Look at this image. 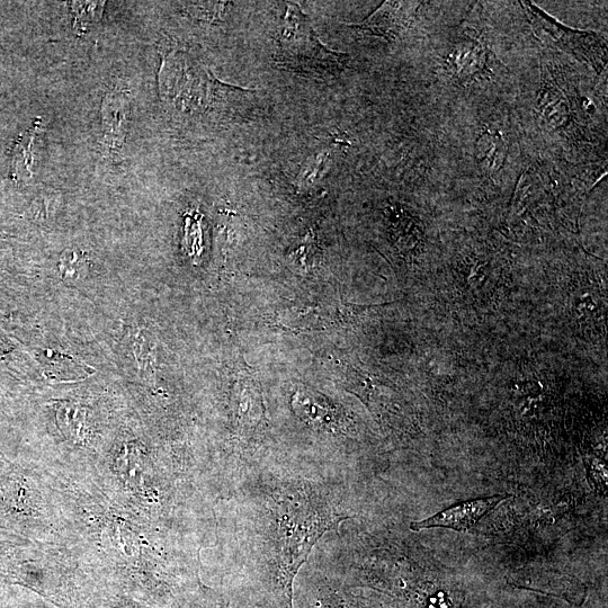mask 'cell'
I'll return each mask as SVG.
<instances>
[{
    "mask_svg": "<svg viewBox=\"0 0 608 608\" xmlns=\"http://www.w3.org/2000/svg\"><path fill=\"white\" fill-rule=\"evenodd\" d=\"M250 508L259 583L274 608H293L294 580L312 549L350 516L325 487L294 477L265 482Z\"/></svg>",
    "mask_w": 608,
    "mask_h": 608,
    "instance_id": "6da1fadb",
    "label": "cell"
},
{
    "mask_svg": "<svg viewBox=\"0 0 608 608\" xmlns=\"http://www.w3.org/2000/svg\"><path fill=\"white\" fill-rule=\"evenodd\" d=\"M417 559L408 548L374 549L353 567L361 586L386 595L406 608H464L463 580L435 559Z\"/></svg>",
    "mask_w": 608,
    "mask_h": 608,
    "instance_id": "7a4b0ae2",
    "label": "cell"
},
{
    "mask_svg": "<svg viewBox=\"0 0 608 608\" xmlns=\"http://www.w3.org/2000/svg\"><path fill=\"white\" fill-rule=\"evenodd\" d=\"M346 58L344 53L329 50L320 42L308 16L298 5H288L277 53L280 64L321 75L341 69Z\"/></svg>",
    "mask_w": 608,
    "mask_h": 608,
    "instance_id": "3957f363",
    "label": "cell"
},
{
    "mask_svg": "<svg viewBox=\"0 0 608 608\" xmlns=\"http://www.w3.org/2000/svg\"><path fill=\"white\" fill-rule=\"evenodd\" d=\"M527 16L534 32L542 40L550 39L560 49L570 52L579 60L601 71L607 62L605 43L597 34L571 30L553 21L540 8L529 2H523Z\"/></svg>",
    "mask_w": 608,
    "mask_h": 608,
    "instance_id": "277c9868",
    "label": "cell"
},
{
    "mask_svg": "<svg viewBox=\"0 0 608 608\" xmlns=\"http://www.w3.org/2000/svg\"><path fill=\"white\" fill-rule=\"evenodd\" d=\"M507 495H497L486 498L467 500V502L444 509L423 521L410 524V530L419 532L429 529H450L456 532H466L478 524L481 518L493 511Z\"/></svg>",
    "mask_w": 608,
    "mask_h": 608,
    "instance_id": "5b68a950",
    "label": "cell"
},
{
    "mask_svg": "<svg viewBox=\"0 0 608 608\" xmlns=\"http://www.w3.org/2000/svg\"><path fill=\"white\" fill-rule=\"evenodd\" d=\"M130 104L121 92L107 94L102 105V125L105 145L110 150H120L127 136Z\"/></svg>",
    "mask_w": 608,
    "mask_h": 608,
    "instance_id": "8992f818",
    "label": "cell"
},
{
    "mask_svg": "<svg viewBox=\"0 0 608 608\" xmlns=\"http://www.w3.org/2000/svg\"><path fill=\"white\" fill-rule=\"evenodd\" d=\"M264 417L261 390L252 379L239 382L236 419L240 435L252 436Z\"/></svg>",
    "mask_w": 608,
    "mask_h": 608,
    "instance_id": "52a82bcc",
    "label": "cell"
},
{
    "mask_svg": "<svg viewBox=\"0 0 608 608\" xmlns=\"http://www.w3.org/2000/svg\"><path fill=\"white\" fill-rule=\"evenodd\" d=\"M314 608H383L378 599L357 595L329 581L317 585Z\"/></svg>",
    "mask_w": 608,
    "mask_h": 608,
    "instance_id": "ba28073f",
    "label": "cell"
},
{
    "mask_svg": "<svg viewBox=\"0 0 608 608\" xmlns=\"http://www.w3.org/2000/svg\"><path fill=\"white\" fill-rule=\"evenodd\" d=\"M404 7V3H384L363 24L357 25V28L365 33L380 35L384 38L396 37L404 28L406 16L401 14Z\"/></svg>",
    "mask_w": 608,
    "mask_h": 608,
    "instance_id": "9c48e42d",
    "label": "cell"
},
{
    "mask_svg": "<svg viewBox=\"0 0 608 608\" xmlns=\"http://www.w3.org/2000/svg\"><path fill=\"white\" fill-rule=\"evenodd\" d=\"M478 163L487 173L495 174L505 165L507 145L502 134L486 131L477 141Z\"/></svg>",
    "mask_w": 608,
    "mask_h": 608,
    "instance_id": "30bf717a",
    "label": "cell"
},
{
    "mask_svg": "<svg viewBox=\"0 0 608 608\" xmlns=\"http://www.w3.org/2000/svg\"><path fill=\"white\" fill-rule=\"evenodd\" d=\"M451 64L463 78L476 76L486 66L485 50L475 41L459 43L452 53Z\"/></svg>",
    "mask_w": 608,
    "mask_h": 608,
    "instance_id": "8fae6325",
    "label": "cell"
},
{
    "mask_svg": "<svg viewBox=\"0 0 608 608\" xmlns=\"http://www.w3.org/2000/svg\"><path fill=\"white\" fill-rule=\"evenodd\" d=\"M105 3L75 2L71 3L75 14V28L78 32L86 31L102 19Z\"/></svg>",
    "mask_w": 608,
    "mask_h": 608,
    "instance_id": "7c38bea8",
    "label": "cell"
},
{
    "mask_svg": "<svg viewBox=\"0 0 608 608\" xmlns=\"http://www.w3.org/2000/svg\"><path fill=\"white\" fill-rule=\"evenodd\" d=\"M59 271L62 279L66 281H78L86 273V258L78 249H67L61 255Z\"/></svg>",
    "mask_w": 608,
    "mask_h": 608,
    "instance_id": "4fadbf2b",
    "label": "cell"
},
{
    "mask_svg": "<svg viewBox=\"0 0 608 608\" xmlns=\"http://www.w3.org/2000/svg\"><path fill=\"white\" fill-rule=\"evenodd\" d=\"M542 109L544 119L547 120L553 128L562 127L568 119V106L561 98H549V100L543 104Z\"/></svg>",
    "mask_w": 608,
    "mask_h": 608,
    "instance_id": "5bb4252c",
    "label": "cell"
},
{
    "mask_svg": "<svg viewBox=\"0 0 608 608\" xmlns=\"http://www.w3.org/2000/svg\"><path fill=\"white\" fill-rule=\"evenodd\" d=\"M23 138L24 140L22 139L23 141H21L19 148H17L19 151H17L15 155V160L20 159V162L15 164V168H17L19 165H24V169H26V171L29 172V175H31L30 164L33 160L31 149H33L34 134L30 132L25 134Z\"/></svg>",
    "mask_w": 608,
    "mask_h": 608,
    "instance_id": "9a60e30c",
    "label": "cell"
},
{
    "mask_svg": "<svg viewBox=\"0 0 608 608\" xmlns=\"http://www.w3.org/2000/svg\"><path fill=\"white\" fill-rule=\"evenodd\" d=\"M326 155H319L315 160H312L310 164L303 169V173L301 174V182L302 184H311L316 180L318 172L321 167H324L326 162Z\"/></svg>",
    "mask_w": 608,
    "mask_h": 608,
    "instance_id": "2e32d148",
    "label": "cell"
},
{
    "mask_svg": "<svg viewBox=\"0 0 608 608\" xmlns=\"http://www.w3.org/2000/svg\"><path fill=\"white\" fill-rule=\"evenodd\" d=\"M114 608H138V607H133L132 605H116Z\"/></svg>",
    "mask_w": 608,
    "mask_h": 608,
    "instance_id": "e0dca14e",
    "label": "cell"
}]
</instances>
